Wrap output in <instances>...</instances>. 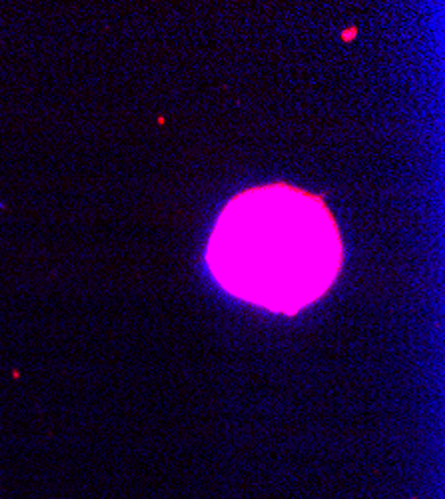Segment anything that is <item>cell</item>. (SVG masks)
<instances>
[{"label":"cell","mask_w":445,"mask_h":499,"mask_svg":"<svg viewBox=\"0 0 445 499\" xmlns=\"http://www.w3.org/2000/svg\"><path fill=\"white\" fill-rule=\"evenodd\" d=\"M206 260L234 296L293 314L334 282L341 240L317 196L272 184L246 190L222 210Z\"/></svg>","instance_id":"obj_1"}]
</instances>
